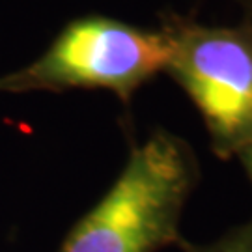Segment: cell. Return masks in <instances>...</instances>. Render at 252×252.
Wrapping results in <instances>:
<instances>
[{"instance_id":"6da1fadb","label":"cell","mask_w":252,"mask_h":252,"mask_svg":"<svg viewBox=\"0 0 252 252\" xmlns=\"http://www.w3.org/2000/svg\"><path fill=\"white\" fill-rule=\"evenodd\" d=\"M198 180L192 148L164 129L155 131L131 146L116 181L56 252H185L190 243L181 235V215Z\"/></svg>"},{"instance_id":"7a4b0ae2","label":"cell","mask_w":252,"mask_h":252,"mask_svg":"<svg viewBox=\"0 0 252 252\" xmlns=\"http://www.w3.org/2000/svg\"><path fill=\"white\" fill-rule=\"evenodd\" d=\"M168 60L164 30L92 15L71 21L32 63L0 77V92L90 88L112 92L129 103L144 82L166 71Z\"/></svg>"},{"instance_id":"3957f363","label":"cell","mask_w":252,"mask_h":252,"mask_svg":"<svg viewBox=\"0 0 252 252\" xmlns=\"http://www.w3.org/2000/svg\"><path fill=\"white\" fill-rule=\"evenodd\" d=\"M162 30L170 41L166 73L200 112L213 153L239 155L252 136V34L181 19Z\"/></svg>"},{"instance_id":"277c9868","label":"cell","mask_w":252,"mask_h":252,"mask_svg":"<svg viewBox=\"0 0 252 252\" xmlns=\"http://www.w3.org/2000/svg\"><path fill=\"white\" fill-rule=\"evenodd\" d=\"M185 252H252V219L228 230L209 245H192Z\"/></svg>"},{"instance_id":"5b68a950","label":"cell","mask_w":252,"mask_h":252,"mask_svg":"<svg viewBox=\"0 0 252 252\" xmlns=\"http://www.w3.org/2000/svg\"><path fill=\"white\" fill-rule=\"evenodd\" d=\"M237 157L241 159L245 170H247V174H249V178H251V181H252V136H251V140L245 144L243 150L239 152V155H237Z\"/></svg>"}]
</instances>
